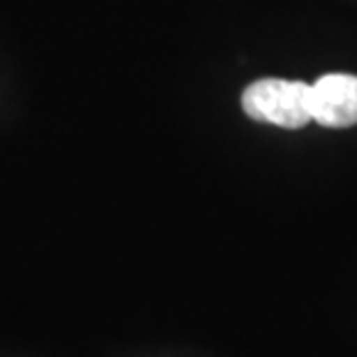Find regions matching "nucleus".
I'll return each instance as SVG.
<instances>
[{
    "label": "nucleus",
    "instance_id": "f257e3e1",
    "mask_svg": "<svg viewBox=\"0 0 357 357\" xmlns=\"http://www.w3.org/2000/svg\"><path fill=\"white\" fill-rule=\"evenodd\" d=\"M241 107L251 119L278 128H304L311 121V84L288 79H260L251 84Z\"/></svg>",
    "mask_w": 357,
    "mask_h": 357
},
{
    "label": "nucleus",
    "instance_id": "f03ea898",
    "mask_svg": "<svg viewBox=\"0 0 357 357\" xmlns=\"http://www.w3.org/2000/svg\"><path fill=\"white\" fill-rule=\"evenodd\" d=\"M311 121L325 128H348L357 123V77L325 75L311 84Z\"/></svg>",
    "mask_w": 357,
    "mask_h": 357
}]
</instances>
